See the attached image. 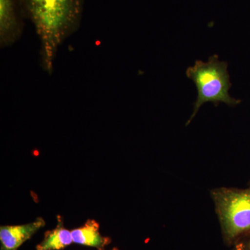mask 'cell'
<instances>
[{
	"label": "cell",
	"instance_id": "obj_1",
	"mask_svg": "<svg viewBox=\"0 0 250 250\" xmlns=\"http://www.w3.org/2000/svg\"><path fill=\"white\" fill-rule=\"evenodd\" d=\"M41 41V65L51 75L59 47L80 27L83 0H22Z\"/></svg>",
	"mask_w": 250,
	"mask_h": 250
},
{
	"label": "cell",
	"instance_id": "obj_6",
	"mask_svg": "<svg viewBox=\"0 0 250 250\" xmlns=\"http://www.w3.org/2000/svg\"><path fill=\"white\" fill-rule=\"evenodd\" d=\"M71 233L73 243L93 247L99 250H104L111 242V238L100 234V225L91 219H88L83 226L72 230Z\"/></svg>",
	"mask_w": 250,
	"mask_h": 250
},
{
	"label": "cell",
	"instance_id": "obj_11",
	"mask_svg": "<svg viewBox=\"0 0 250 250\" xmlns=\"http://www.w3.org/2000/svg\"><path fill=\"white\" fill-rule=\"evenodd\" d=\"M249 185H250V184H249Z\"/></svg>",
	"mask_w": 250,
	"mask_h": 250
},
{
	"label": "cell",
	"instance_id": "obj_4",
	"mask_svg": "<svg viewBox=\"0 0 250 250\" xmlns=\"http://www.w3.org/2000/svg\"><path fill=\"white\" fill-rule=\"evenodd\" d=\"M22 21L18 0H0V45L9 47L22 33Z\"/></svg>",
	"mask_w": 250,
	"mask_h": 250
},
{
	"label": "cell",
	"instance_id": "obj_7",
	"mask_svg": "<svg viewBox=\"0 0 250 250\" xmlns=\"http://www.w3.org/2000/svg\"><path fill=\"white\" fill-rule=\"evenodd\" d=\"M58 224L55 229L47 231L43 240L36 246V250H61L73 243L71 231L63 226V223L58 216Z\"/></svg>",
	"mask_w": 250,
	"mask_h": 250
},
{
	"label": "cell",
	"instance_id": "obj_2",
	"mask_svg": "<svg viewBox=\"0 0 250 250\" xmlns=\"http://www.w3.org/2000/svg\"><path fill=\"white\" fill-rule=\"evenodd\" d=\"M228 67V62L219 60L218 56L214 54L207 62L197 60L193 66L187 69V76L196 85L197 98L186 126L191 123L204 104L212 103L217 106L225 103L235 106L241 103V100L231 98L229 94L231 83Z\"/></svg>",
	"mask_w": 250,
	"mask_h": 250
},
{
	"label": "cell",
	"instance_id": "obj_9",
	"mask_svg": "<svg viewBox=\"0 0 250 250\" xmlns=\"http://www.w3.org/2000/svg\"><path fill=\"white\" fill-rule=\"evenodd\" d=\"M1 250H7V249H6V248H3V247H1Z\"/></svg>",
	"mask_w": 250,
	"mask_h": 250
},
{
	"label": "cell",
	"instance_id": "obj_10",
	"mask_svg": "<svg viewBox=\"0 0 250 250\" xmlns=\"http://www.w3.org/2000/svg\"><path fill=\"white\" fill-rule=\"evenodd\" d=\"M111 250H120L118 249V248H113V249H112Z\"/></svg>",
	"mask_w": 250,
	"mask_h": 250
},
{
	"label": "cell",
	"instance_id": "obj_5",
	"mask_svg": "<svg viewBox=\"0 0 250 250\" xmlns=\"http://www.w3.org/2000/svg\"><path fill=\"white\" fill-rule=\"evenodd\" d=\"M45 225L43 218H38L35 221L25 225L1 226L0 228L1 247L7 250H17Z\"/></svg>",
	"mask_w": 250,
	"mask_h": 250
},
{
	"label": "cell",
	"instance_id": "obj_8",
	"mask_svg": "<svg viewBox=\"0 0 250 250\" xmlns=\"http://www.w3.org/2000/svg\"><path fill=\"white\" fill-rule=\"evenodd\" d=\"M231 248L232 250H250V232L238 238Z\"/></svg>",
	"mask_w": 250,
	"mask_h": 250
},
{
	"label": "cell",
	"instance_id": "obj_3",
	"mask_svg": "<svg viewBox=\"0 0 250 250\" xmlns=\"http://www.w3.org/2000/svg\"><path fill=\"white\" fill-rule=\"evenodd\" d=\"M210 194L224 243L231 247L238 238L250 232V185L245 189L216 188Z\"/></svg>",
	"mask_w": 250,
	"mask_h": 250
}]
</instances>
